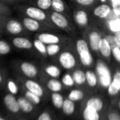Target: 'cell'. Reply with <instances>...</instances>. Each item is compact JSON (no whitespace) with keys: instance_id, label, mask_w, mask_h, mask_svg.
Returning a JSON list of instances; mask_svg holds the SVG:
<instances>
[{"instance_id":"cell-1","label":"cell","mask_w":120,"mask_h":120,"mask_svg":"<svg viewBox=\"0 0 120 120\" xmlns=\"http://www.w3.org/2000/svg\"><path fill=\"white\" fill-rule=\"evenodd\" d=\"M16 9L23 14L24 16H27L39 21L43 22L52 26V21L49 19V16L45 12V11L42 10L41 9L34 7V6H28V5H18L16 7Z\"/></svg>"},{"instance_id":"cell-2","label":"cell","mask_w":120,"mask_h":120,"mask_svg":"<svg viewBox=\"0 0 120 120\" xmlns=\"http://www.w3.org/2000/svg\"><path fill=\"white\" fill-rule=\"evenodd\" d=\"M76 49L81 64L85 67H90L93 64V57L88 42L82 38L78 39L76 42Z\"/></svg>"},{"instance_id":"cell-3","label":"cell","mask_w":120,"mask_h":120,"mask_svg":"<svg viewBox=\"0 0 120 120\" xmlns=\"http://www.w3.org/2000/svg\"><path fill=\"white\" fill-rule=\"evenodd\" d=\"M95 71L100 85L108 88L112 81V76L109 67L100 59H98L95 66Z\"/></svg>"},{"instance_id":"cell-4","label":"cell","mask_w":120,"mask_h":120,"mask_svg":"<svg viewBox=\"0 0 120 120\" xmlns=\"http://www.w3.org/2000/svg\"><path fill=\"white\" fill-rule=\"evenodd\" d=\"M4 31L12 36H22L27 33V30L20 20L8 17L4 25Z\"/></svg>"},{"instance_id":"cell-5","label":"cell","mask_w":120,"mask_h":120,"mask_svg":"<svg viewBox=\"0 0 120 120\" xmlns=\"http://www.w3.org/2000/svg\"><path fill=\"white\" fill-rule=\"evenodd\" d=\"M20 21L25 28L29 32H42L48 30L50 27V26L47 23L27 16H22Z\"/></svg>"},{"instance_id":"cell-6","label":"cell","mask_w":120,"mask_h":120,"mask_svg":"<svg viewBox=\"0 0 120 120\" xmlns=\"http://www.w3.org/2000/svg\"><path fill=\"white\" fill-rule=\"evenodd\" d=\"M49 19L53 25L57 28L69 32L71 30V25L65 14L52 11L49 14Z\"/></svg>"},{"instance_id":"cell-7","label":"cell","mask_w":120,"mask_h":120,"mask_svg":"<svg viewBox=\"0 0 120 120\" xmlns=\"http://www.w3.org/2000/svg\"><path fill=\"white\" fill-rule=\"evenodd\" d=\"M58 61L61 67L67 70H71L76 66V56L69 50H65L60 53Z\"/></svg>"},{"instance_id":"cell-8","label":"cell","mask_w":120,"mask_h":120,"mask_svg":"<svg viewBox=\"0 0 120 120\" xmlns=\"http://www.w3.org/2000/svg\"><path fill=\"white\" fill-rule=\"evenodd\" d=\"M16 66H17L19 70L26 77L29 79L35 78L38 74V69L34 64L26 62V61H19L16 62Z\"/></svg>"},{"instance_id":"cell-9","label":"cell","mask_w":120,"mask_h":120,"mask_svg":"<svg viewBox=\"0 0 120 120\" xmlns=\"http://www.w3.org/2000/svg\"><path fill=\"white\" fill-rule=\"evenodd\" d=\"M35 38L40 40L47 45L51 44H59L62 41L59 35L47 32H41L36 34Z\"/></svg>"},{"instance_id":"cell-10","label":"cell","mask_w":120,"mask_h":120,"mask_svg":"<svg viewBox=\"0 0 120 120\" xmlns=\"http://www.w3.org/2000/svg\"><path fill=\"white\" fill-rule=\"evenodd\" d=\"M102 38V35L97 30H93L88 33V45L93 52H99V45Z\"/></svg>"},{"instance_id":"cell-11","label":"cell","mask_w":120,"mask_h":120,"mask_svg":"<svg viewBox=\"0 0 120 120\" xmlns=\"http://www.w3.org/2000/svg\"><path fill=\"white\" fill-rule=\"evenodd\" d=\"M14 47L19 49L29 50L33 47V43L28 38L23 36H15L11 40Z\"/></svg>"},{"instance_id":"cell-12","label":"cell","mask_w":120,"mask_h":120,"mask_svg":"<svg viewBox=\"0 0 120 120\" xmlns=\"http://www.w3.org/2000/svg\"><path fill=\"white\" fill-rule=\"evenodd\" d=\"M4 102L7 108L12 113H18L21 109L18 102V99H16L14 95L10 93L4 96Z\"/></svg>"},{"instance_id":"cell-13","label":"cell","mask_w":120,"mask_h":120,"mask_svg":"<svg viewBox=\"0 0 120 120\" xmlns=\"http://www.w3.org/2000/svg\"><path fill=\"white\" fill-rule=\"evenodd\" d=\"M112 12V9L111 5H109L107 3H102L98 5L93 10L94 16L100 19H107Z\"/></svg>"},{"instance_id":"cell-14","label":"cell","mask_w":120,"mask_h":120,"mask_svg":"<svg viewBox=\"0 0 120 120\" xmlns=\"http://www.w3.org/2000/svg\"><path fill=\"white\" fill-rule=\"evenodd\" d=\"M73 19L75 23L79 26V27H86L88 24L89 18L88 13L83 10V9H79L74 12L73 14Z\"/></svg>"},{"instance_id":"cell-15","label":"cell","mask_w":120,"mask_h":120,"mask_svg":"<svg viewBox=\"0 0 120 120\" xmlns=\"http://www.w3.org/2000/svg\"><path fill=\"white\" fill-rule=\"evenodd\" d=\"M120 91V71H116L112 78V81L107 88V92L110 95H115Z\"/></svg>"},{"instance_id":"cell-16","label":"cell","mask_w":120,"mask_h":120,"mask_svg":"<svg viewBox=\"0 0 120 120\" xmlns=\"http://www.w3.org/2000/svg\"><path fill=\"white\" fill-rule=\"evenodd\" d=\"M24 86L26 88L27 90L31 91L32 93L36 94L37 95L42 97L44 94V90L42 88V86L37 83L36 81L32 80V79H28L25 81Z\"/></svg>"},{"instance_id":"cell-17","label":"cell","mask_w":120,"mask_h":120,"mask_svg":"<svg viewBox=\"0 0 120 120\" xmlns=\"http://www.w3.org/2000/svg\"><path fill=\"white\" fill-rule=\"evenodd\" d=\"M112 47H111L110 44L104 37H102L99 45V52L100 53L101 56L107 59H110L112 56Z\"/></svg>"},{"instance_id":"cell-18","label":"cell","mask_w":120,"mask_h":120,"mask_svg":"<svg viewBox=\"0 0 120 120\" xmlns=\"http://www.w3.org/2000/svg\"><path fill=\"white\" fill-rule=\"evenodd\" d=\"M52 11L66 14L67 13V6L64 0H52Z\"/></svg>"},{"instance_id":"cell-19","label":"cell","mask_w":120,"mask_h":120,"mask_svg":"<svg viewBox=\"0 0 120 120\" xmlns=\"http://www.w3.org/2000/svg\"><path fill=\"white\" fill-rule=\"evenodd\" d=\"M18 102L20 107V109L26 113H29L33 111V103L29 101L26 97H20L18 98Z\"/></svg>"},{"instance_id":"cell-20","label":"cell","mask_w":120,"mask_h":120,"mask_svg":"<svg viewBox=\"0 0 120 120\" xmlns=\"http://www.w3.org/2000/svg\"><path fill=\"white\" fill-rule=\"evenodd\" d=\"M107 26L112 33H115L120 31V17L110 19L107 21Z\"/></svg>"},{"instance_id":"cell-21","label":"cell","mask_w":120,"mask_h":120,"mask_svg":"<svg viewBox=\"0 0 120 120\" xmlns=\"http://www.w3.org/2000/svg\"><path fill=\"white\" fill-rule=\"evenodd\" d=\"M83 119L84 120H99L100 115L98 111L86 106L83 111Z\"/></svg>"},{"instance_id":"cell-22","label":"cell","mask_w":120,"mask_h":120,"mask_svg":"<svg viewBox=\"0 0 120 120\" xmlns=\"http://www.w3.org/2000/svg\"><path fill=\"white\" fill-rule=\"evenodd\" d=\"M86 106L99 112L103 107V102L100 98L97 97H93L88 100Z\"/></svg>"},{"instance_id":"cell-23","label":"cell","mask_w":120,"mask_h":120,"mask_svg":"<svg viewBox=\"0 0 120 120\" xmlns=\"http://www.w3.org/2000/svg\"><path fill=\"white\" fill-rule=\"evenodd\" d=\"M72 76L75 81V83L77 85H83L86 81V73L81 69H76L72 73Z\"/></svg>"},{"instance_id":"cell-24","label":"cell","mask_w":120,"mask_h":120,"mask_svg":"<svg viewBox=\"0 0 120 120\" xmlns=\"http://www.w3.org/2000/svg\"><path fill=\"white\" fill-rule=\"evenodd\" d=\"M45 71L48 76L54 79L58 78L61 74V70L59 69L58 67L54 64L47 65L45 67Z\"/></svg>"},{"instance_id":"cell-25","label":"cell","mask_w":120,"mask_h":120,"mask_svg":"<svg viewBox=\"0 0 120 120\" xmlns=\"http://www.w3.org/2000/svg\"><path fill=\"white\" fill-rule=\"evenodd\" d=\"M47 88H49V90H50L51 91L54 92V93H58L60 90H62V84L59 81H58L56 79H51L50 80L48 81L47 82Z\"/></svg>"},{"instance_id":"cell-26","label":"cell","mask_w":120,"mask_h":120,"mask_svg":"<svg viewBox=\"0 0 120 120\" xmlns=\"http://www.w3.org/2000/svg\"><path fill=\"white\" fill-rule=\"evenodd\" d=\"M86 81L90 87H95L97 86L98 78L97 74L94 71L91 70H88L86 72Z\"/></svg>"},{"instance_id":"cell-27","label":"cell","mask_w":120,"mask_h":120,"mask_svg":"<svg viewBox=\"0 0 120 120\" xmlns=\"http://www.w3.org/2000/svg\"><path fill=\"white\" fill-rule=\"evenodd\" d=\"M33 47L42 55L43 56H47V45H45L44 42L40 41V40L35 38L33 42Z\"/></svg>"},{"instance_id":"cell-28","label":"cell","mask_w":120,"mask_h":120,"mask_svg":"<svg viewBox=\"0 0 120 120\" xmlns=\"http://www.w3.org/2000/svg\"><path fill=\"white\" fill-rule=\"evenodd\" d=\"M62 109H63V112L66 114L67 115L72 114L75 110V105H74V101L71 100L69 98L64 100L63 105H62Z\"/></svg>"},{"instance_id":"cell-29","label":"cell","mask_w":120,"mask_h":120,"mask_svg":"<svg viewBox=\"0 0 120 120\" xmlns=\"http://www.w3.org/2000/svg\"><path fill=\"white\" fill-rule=\"evenodd\" d=\"M11 51V45L5 40L0 39V55L4 56L9 54Z\"/></svg>"},{"instance_id":"cell-30","label":"cell","mask_w":120,"mask_h":120,"mask_svg":"<svg viewBox=\"0 0 120 120\" xmlns=\"http://www.w3.org/2000/svg\"><path fill=\"white\" fill-rule=\"evenodd\" d=\"M61 50L60 44H51L47 45V54L49 56H54Z\"/></svg>"},{"instance_id":"cell-31","label":"cell","mask_w":120,"mask_h":120,"mask_svg":"<svg viewBox=\"0 0 120 120\" xmlns=\"http://www.w3.org/2000/svg\"><path fill=\"white\" fill-rule=\"evenodd\" d=\"M52 100L54 106L56 108H61L62 107L64 103V98L62 95L59 94L58 93H53L52 95Z\"/></svg>"},{"instance_id":"cell-32","label":"cell","mask_w":120,"mask_h":120,"mask_svg":"<svg viewBox=\"0 0 120 120\" xmlns=\"http://www.w3.org/2000/svg\"><path fill=\"white\" fill-rule=\"evenodd\" d=\"M52 0H35L34 2L37 7L44 11H47L52 8Z\"/></svg>"},{"instance_id":"cell-33","label":"cell","mask_w":120,"mask_h":120,"mask_svg":"<svg viewBox=\"0 0 120 120\" xmlns=\"http://www.w3.org/2000/svg\"><path fill=\"white\" fill-rule=\"evenodd\" d=\"M84 97L83 93L81 90H72L70 93L69 94V99H70L72 101H79L83 99Z\"/></svg>"},{"instance_id":"cell-34","label":"cell","mask_w":120,"mask_h":120,"mask_svg":"<svg viewBox=\"0 0 120 120\" xmlns=\"http://www.w3.org/2000/svg\"><path fill=\"white\" fill-rule=\"evenodd\" d=\"M25 97L29 100L33 104H35V105H38L40 102V96L37 95L36 94L32 93L31 91L27 90L26 92H25Z\"/></svg>"},{"instance_id":"cell-35","label":"cell","mask_w":120,"mask_h":120,"mask_svg":"<svg viewBox=\"0 0 120 120\" xmlns=\"http://www.w3.org/2000/svg\"><path fill=\"white\" fill-rule=\"evenodd\" d=\"M7 86L9 92L13 95H16L19 93V87L16 83L12 79H8L7 83Z\"/></svg>"},{"instance_id":"cell-36","label":"cell","mask_w":120,"mask_h":120,"mask_svg":"<svg viewBox=\"0 0 120 120\" xmlns=\"http://www.w3.org/2000/svg\"><path fill=\"white\" fill-rule=\"evenodd\" d=\"M11 14L12 11L9 6L7 4L0 1V14L5 16H10Z\"/></svg>"},{"instance_id":"cell-37","label":"cell","mask_w":120,"mask_h":120,"mask_svg":"<svg viewBox=\"0 0 120 120\" xmlns=\"http://www.w3.org/2000/svg\"><path fill=\"white\" fill-rule=\"evenodd\" d=\"M62 82L63 83V84L66 86L68 87H71L74 85L75 81L74 80V78L72 76V74H70L69 73L65 74L62 78Z\"/></svg>"},{"instance_id":"cell-38","label":"cell","mask_w":120,"mask_h":120,"mask_svg":"<svg viewBox=\"0 0 120 120\" xmlns=\"http://www.w3.org/2000/svg\"><path fill=\"white\" fill-rule=\"evenodd\" d=\"M112 12L116 17H120V0H109Z\"/></svg>"},{"instance_id":"cell-39","label":"cell","mask_w":120,"mask_h":120,"mask_svg":"<svg viewBox=\"0 0 120 120\" xmlns=\"http://www.w3.org/2000/svg\"><path fill=\"white\" fill-rule=\"evenodd\" d=\"M112 56L118 63L120 64V47L116 46L112 48Z\"/></svg>"},{"instance_id":"cell-40","label":"cell","mask_w":120,"mask_h":120,"mask_svg":"<svg viewBox=\"0 0 120 120\" xmlns=\"http://www.w3.org/2000/svg\"><path fill=\"white\" fill-rule=\"evenodd\" d=\"M104 38L108 41V42L110 44L111 47L113 48L116 46H118L117 44H116V40H115V38H114V35L113 33H109V34H107V35H105L104 36Z\"/></svg>"},{"instance_id":"cell-41","label":"cell","mask_w":120,"mask_h":120,"mask_svg":"<svg viewBox=\"0 0 120 120\" xmlns=\"http://www.w3.org/2000/svg\"><path fill=\"white\" fill-rule=\"evenodd\" d=\"M74 2L83 7H90L95 3V0H74Z\"/></svg>"},{"instance_id":"cell-42","label":"cell","mask_w":120,"mask_h":120,"mask_svg":"<svg viewBox=\"0 0 120 120\" xmlns=\"http://www.w3.org/2000/svg\"><path fill=\"white\" fill-rule=\"evenodd\" d=\"M8 17H9V16H5L0 14V32L1 33L4 32V25H5V23H6Z\"/></svg>"},{"instance_id":"cell-43","label":"cell","mask_w":120,"mask_h":120,"mask_svg":"<svg viewBox=\"0 0 120 120\" xmlns=\"http://www.w3.org/2000/svg\"><path fill=\"white\" fill-rule=\"evenodd\" d=\"M38 120H52V119H51L50 115L47 112H42L39 116Z\"/></svg>"},{"instance_id":"cell-44","label":"cell","mask_w":120,"mask_h":120,"mask_svg":"<svg viewBox=\"0 0 120 120\" xmlns=\"http://www.w3.org/2000/svg\"><path fill=\"white\" fill-rule=\"evenodd\" d=\"M109 120H120V115L117 112H111L108 116Z\"/></svg>"},{"instance_id":"cell-45","label":"cell","mask_w":120,"mask_h":120,"mask_svg":"<svg viewBox=\"0 0 120 120\" xmlns=\"http://www.w3.org/2000/svg\"><path fill=\"white\" fill-rule=\"evenodd\" d=\"M113 34L114 35V38H115L117 45L119 47H120V31L117 32V33H113Z\"/></svg>"},{"instance_id":"cell-46","label":"cell","mask_w":120,"mask_h":120,"mask_svg":"<svg viewBox=\"0 0 120 120\" xmlns=\"http://www.w3.org/2000/svg\"><path fill=\"white\" fill-rule=\"evenodd\" d=\"M0 1H2L6 4H13V3H17V2H22L23 0H0Z\"/></svg>"},{"instance_id":"cell-47","label":"cell","mask_w":120,"mask_h":120,"mask_svg":"<svg viewBox=\"0 0 120 120\" xmlns=\"http://www.w3.org/2000/svg\"><path fill=\"white\" fill-rule=\"evenodd\" d=\"M3 81H4V75H3L2 72L0 71V85L2 83Z\"/></svg>"},{"instance_id":"cell-48","label":"cell","mask_w":120,"mask_h":120,"mask_svg":"<svg viewBox=\"0 0 120 120\" xmlns=\"http://www.w3.org/2000/svg\"><path fill=\"white\" fill-rule=\"evenodd\" d=\"M107 1H108V0H100V2L101 4H102V3H106Z\"/></svg>"},{"instance_id":"cell-49","label":"cell","mask_w":120,"mask_h":120,"mask_svg":"<svg viewBox=\"0 0 120 120\" xmlns=\"http://www.w3.org/2000/svg\"><path fill=\"white\" fill-rule=\"evenodd\" d=\"M0 120H6L4 118H3V117H2V116H0Z\"/></svg>"},{"instance_id":"cell-50","label":"cell","mask_w":120,"mask_h":120,"mask_svg":"<svg viewBox=\"0 0 120 120\" xmlns=\"http://www.w3.org/2000/svg\"><path fill=\"white\" fill-rule=\"evenodd\" d=\"M119 108H120V101L119 102Z\"/></svg>"},{"instance_id":"cell-51","label":"cell","mask_w":120,"mask_h":120,"mask_svg":"<svg viewBox=\"0 0 120 120\" xmlns=\"http://www.w3.org/2000/svg\"><path fill=\"white\" fill-rule=\"evenodd\" d=\"M2 33H0V38L2 37Z\"/></svg>"},{"instance_id":"cell-52","label":"cell","mask_w":120,"mask_h":120,"mask_svg":"<svg viewBox=\"0 0 120 120\" xmlns=\"http://www.w3.org/2000/svg\"><path fill=\"white\" fill-rule=\"evenodd\" d=\"M0 33H1V32H0Z\"/></svg>"},{"instance_id":"cell-53","label":"cell","mask_w":120,"mask_h":120,"mask_svg":"<svg viewBox=\"0 0 120 120\" xmlns=\"http://www.w3.org/2000/svg\"><path fill=\"white\" fill-rule=\"evenodd\" d=\"M95 1H97V0H95Z\"/></svg>"}]
</instances>
